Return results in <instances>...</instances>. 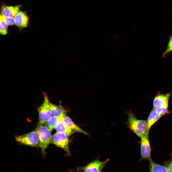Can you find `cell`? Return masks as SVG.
Instances as JSON below:
<instances>
[{
    "mask_svg": "<svg viewBox=\"0 0 172 172\" xmlns=\"http://www.w3.org/2000/svg\"><path fill=\"white\" fill-rule=\"evenodd\" d=\"M15 138L19 143L31 147H39V139L38 133L35 130L23 135H17Z\"/></svg>",
    "mask_w": 172,
    "mask_h": 172,
    "instance_id": "3957f363",
    "label": "cell"
},
{
    "mask_svg": "<svg viewBox=\"0 0 172 172\" xmlns=\"http://www.w3.org/2000/svg\"><path fill=\"white\" fill-rule=\"evenodd\" d=\"M49 108L52 116H60L65 114L66 111L63 108L61 103L59 106L49 102Z\"/></svg>",
    "mask_w": 172,
    "mask_h": 172,
    "instance_id": "4fadbf2b",
    "label": "cell"
},
{
    "mask_svg": "<svg viewBox=\"0 0 172 172\" xmlns=\"http://www.w3.org/2000/svg\"><path fill=\"white\" fill-rule=\"evenodd\" d=\"M170 159L165 163V166L167 168L168 172H172V153Z\"/></svg>",
    "mask_w": 172,
    "mask_h": 172,
    "instance_id": "44dd1931",
    "label": "cell"
},
{
    "mask_svg": "<svg viewBox=\"0 0 172 172\" xmlns=\"http://www.w3.org/2000/svg\"><path fill=\"white\" fill-rule=\"evenodd\" d=\"M44 100L42 104L38 108L39 113L38 123L45 125L47 122L52 116L49 108V101L47 94L43 92Z\"/></svg>",
    "mask_w": 172,
    "mask_h": 172,
    "instance_id": "277c9868",
    "label": "cell"
},
{
    "mask_svg": "<svg viewBox=\"0 0 172 172\" xmlns=\"http://www.w3.org/2000/svg\"><path fill=\"white\" fill-rule=\"evenodd\" d=\"M21 6L20 5L15 6L2 5L1 8V15L6 17H14L20 11Z\"/></svg>",
    "mask_w": 172,
    "mask_h": 172,
    "instance_id": "30bf717a",
    "label": "cell"
},
{
    "mask_svg": "<svg viewBox=\"0 0 172 172\" xmlns=\"http://www.w3.org/2000/svg\"><path fill=\"white\" fill-rule=\"evenodd\" d=\"M108 159L103 161L97 159L90 162L85 167H81V170L84 172H101L106 163L109 161Z\"/></svg>",
    "mask_w": 172,
    "mask_h": 172,
    "instance_id": "52a82bcc",
    "label": "cell"
},
{
    "mask_svg": "<svg viewBox=\"0 0 172 172\" xmlns=\"http://www.w3.org/2000/svg\"><path fill=\"white\" fill-rule=\"evenodd\" d=\"M68 136L65 134L57 132L52 136L51 143L64 150L67 155H70L69 148Z\"/></svg>",
    "mask_w": 172,
    "mask_h": 172,
    "instance_id": "5b68a950",
    "label": "cell"
},
{
    "mask_svg": "<svg viewBox=\"0 0 172 172\" xmlns=\"http://www.w3.org/2000/svg\"><path fill=\"white\" fill-rule=\"evenodd\" d=\"M150 172H168L166 167L154 162L151 160L149 161Z\"/></svg>",
    "mask_w": 172,
    "mask_h": 172,
    "instance_id": "9a60e30c",
    "label": "cell"
},
{
    "mask_svg": "<svg viewBox=\"0 0 172 172\" xmlns=\"http://www.w3.org/2000/svg\"><path fill=\"white\" fill-rule=\"evenodd\" d=\"M171 95L170 93L164 94L158 92L153 100V107L168 108V100Z\"/></svg>",
    "mask_w": 172,
    "mask_h": 172,
    "instance_id": "ba28073f",
    "label": "cell"
},
{
    "mask_svg": "<svg viewBox=\"0 0 172 172\" xmlns=\"http://www.w3.org/2000/svg\"><path fill=\"white\" fill-rule=\"evenodd\" d=\"M8 25L4 21L0 20V32L1 34L5 35L7 33Z\"/></svg>",
    "mask_w": 172,
    "mask_h": 172,
    "instance_id": "d6986e66",
    "label": "cell"
},
{
    "mask_svg": "<svg viewBox=\"0 0 172 172\" xmlns=\"http://www.w3.org/2000/svg\"><path fill=\"white\" fill-rule=\"evenodd\" d=\"M35 129L38 135L39 147L41 149L43 155L44 156L46 149L51 143V131L45 125L38 123Z\"/></svg>",
    "mask_w": 172,
    "mask_h": 172,
    "instance_id": "7a4b0ae2",
    "label": "cell"
},
{
    "mask_svg": "<svg viewBox=\"0 0 172 172\" xmlns=\"http://www.w3.org/2000/svg\"><path fill=\"white\" fill-rule=\"evenodd\" d=\"M0 19L4 21L8 25H12L15 24L14 17H6L0 14Z\"/></svg>",
    "mask_w": 172,
    "mask_h": 172,
    "instance_id": "e0dca14e",
    "label": "cell"
},
{
    "mask_svg": "<svg viewBox=\"0 0 172 172\" xmlns=\"http://www.w3.org/2000/svg\"><path fill=\"white\" fill-rule=\"evenodd\" d=\"M149 134L147 133L141 139L140 150L141 157L140 161L143 159L149 161L151 160V148L149 139Z\"/></svg>",
    "mask_w": 172,
    "mask_h": 172,
    "instance_id": "8992f818",
    "label": "cell"
},
{
    "mask_svg": "<svg viewBox=\"0 0 172 172\" xmlns=\"http://www.w3.org/2000/svg\"><path fill=\"white\" fill-rule=\"evenodd\" d=\"M127 113L128 117L126 123L128 128L140 138L149 133L146 121L137 119L130 110Z\"/></svg>",
    "mask_w": 172,
    "mask_h": 172,
    "instance_id": "6da1fadb",
    "label": "cell"
},
{
    "mask_svg": "<svg viewBox=\"0 0 172 172\" xmlns=\"http://www.w3.org/2000/svg\"><path fill=\"white\" fill-rule=\"evenodd\" d=\"M60 116H52L45 125L51 131L52 130L55 129L59 121Z\"/></svg>",
    "mask_w": 172,
    "mask_h": 172,
    "instance_id": "2e32d148",
    "label": "cell"
},
{
    "mask_svg": "<svg viewBox=\"0 0 172 172\" xmlns=\"http://www.w3.org/2000/svg\"><path fill=\"white\" fill-rule=\"evenodd\" d=\"M171 52H172V36L170 38L166 49L163 53V56L165 57L167 53Z\"/></svg>",
    "mask_w": 172,
    "mask_h": 172,
    "instance_id": "ffe728a7",
    "label": "cell"
},
{
    "mask_svg": "<svg viewBox=\"0 0 172 172\" xmlns=\"http://www.w3.org/2000/svg\"><path fill=\"white\" fill-rule=\"evenodd\" d=\"M15 24L21 28L26 27L28 25L29 18L26 13L19 11L14 17Z\"/></svg>",
    "mask_w": 172,
    "mask_h": 172,
    "instance_id": "9c48e42d",
    "label": "cell"
},
{
    "mask_svg": "<svg viewBox=\"0 0 172 172\" xmlns=\"http://www.w3.org/2000/svg\"><path fill=\"white\" fill-rule=\"evenodd\" d=\"M161 117L155 112L153 109L152 110L146 120L148 130H149L152 126Z\"/></svg>",
    "mask_w": 172,
    "mask_h": 172,
    "instance_id": "5bb4252c",
    "label": "cell"
},
{
    "mask_svg": "<svg viewBox=\"0 0 172 172\" xmlns=\"http://www.w3.org/2000/svg\"><path fill=\"white\" fill-rule=\"evenodd\" d=\"M64 115L60 116L59 121L55 129L57 132L64 133L70 136L75 132L69 129L65 125L63 119Z\"/></svg>",
    "mask_w": 172,
    "mask_h": 172,
    "instance_id": "8fae6325",
    "label": "cell"
},
{
    "mask_svg": "<svg viewBox=\"0 0 172 172\" xmlns=\"http://www.w3.org/2000/svg\"><path fill=\"white\" fill-rule=\"evenodd\" d=\"M63 120L65 125L69 129L79 133L88 135L87 133L84 131L75 124L71 119L67 116L64 114L63 117Z\"/></svg>",
    "mask_w": 172,
    "mask_h": 172,
    "instance_id": "7c38bea8",
    "label": "cell"
},
{
    "mask_svg": "<svg viewBox=\"0 0 172 172\" xmlns=\"http://www.w3.org/2000/svg\"><path fill=\"white\" fill-rule=\"evenodd\" d=\"M168 108H158L153 107V109L161 116L168 114L170 112L168 110Z\"/></svg>",
    "mask_w": 172,
    "mask_h": 172,
    "instance_id": "ac0fdd59",
    "label": "cell"
}]
</instances>
